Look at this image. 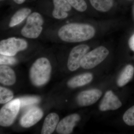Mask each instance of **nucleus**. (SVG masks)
<instances>
[{"label":"nucleus","instance_id":"f257e3e1","mask_svg":"<svg viewBox=\"0 0 134 134\" xmlns=\"http://www.w3.org/2000/svg\"><path fill=\"white\" fill-rule=\"evenodd\" d=\"M96 30L90 25L72 23L62 26L58 35L62 41L69 43H77L89 40L95 36Z\"/></svg>","mask_w":134,"mask_h":134},{"label":"nucleus","instance_id":"f03ea898","mask_svg":"<svg viewBox=\"0 0 134 134\" xmlns=\"http://www.w3.org/2000/svg\"><path fill=\"white\" fill-rule=\"evenodd\" d=\"M52 66L47 58H41L36 60L30 70V77L32 83L36 86H41L49 81Z\"/></svg>","mask_w":134,"mask_h":134},{"label":"nucleus","instance_id":"7ed1b4c3","mask_svg":"<svg viewBox=\"0 0 134 134\" xmlns=\"http://www.w3.org/2000/svg\"><path fill=\"white\" fill-rule=\"evenodd\" d=\"M43 24L44 19L41 15L38 12H33L27 18L26 24L22 29L21 34L26 38H37L42 32Z\"/></svg>","mask_w":134,"mask_h":134},{"label":"nucleus","instance_id":"20e7f679","mask_svg":"<svg viewBox=\"0 0 134 134\" xmlns=\"http://www.w3.org/2000/svg\"><path fill=\"white\" fill-rule=\"evenodd\" d=\"M109 53L105 47H99L84 55L81 61V66L85 69L93 68L105 59Z\"/></svg>","mask_w":134,"mask_h":134},{"label":"nucleus","instance_id":"39448f33","mask_svg":"<svg viewBox=\"0 0 134 134\" xmlns=\"http://www.w3.org/2000/svg\"><path fill=\"white\" fill-rule=\"evenodd\" d=\"M20 107L19 98L15 99L3 106L0 111V125L7 127L12 125L19 112Z\"/></svg>","mask_w":134,"mask_h":134},{"label":"nucleus","instance_id":"423d86ee","mask_svg":"<svg viewBox=\"0 0 134 134\" xmlns=\"http://www.w3.org/2000/svg\"><path fill=\"white\" fill-rule=\"evenodd\" d=\"M28 43L23 38L10 37L3 40L0 42V54L14 56L20 51L26 49Z\"/></svg>","mask_w":134,"mask_h":134},{"label":"nucleus","instance_id":"0eeeda50","mask_svg":"<svg viewBox=\"0 0 134 134\" xmlns=\"http://www.w3.org/2000/svg\"><path fill=\"white\" fill-rule=\"evenodd\" d=\"M89 50L88 46L83 44L76 46L72 49L70 53L67 64L68 68L70 71H75L79 68L82 59Z\"/></svg>","mask_w":134,"mask_h":134},{"label":"nucleus","instance_id":"6e6552de","mask_svg":"<svg viewBox=\"0 0 134 134\" xmlns=\"http://www.w3.org/2000/svg\"><path fill=\"white\" fill-rule=\"evenodd\" d=\"M102 95V92L98 89L85 91L80 92L77 96V102L81 106H88L96 103Z\"/></svg>","mask_w":134,"mask_h":134},{"label":"nucleus","instance_id":"1a4fd4ad","mask_svg":"<svg viewBox=\"0 0 134 134\" xmlns=\"http://www.w3.org/2000/svg\"><path fill=\"white\" fill-rule=\"evenodd\" d=\"M43 113L40 108L33 107L29 109L22 116L20 125L24 127L28 128L35 125L43 117Z\"/></svg>","mask_w":134,"mask_h":134},{"label":"nucleus","instance_id":"9d476101","mask_svg":"<svg viewBox=\"0 0 134 134\" xmlns=\"http://www.w3.org/2000/svg\"><path fill=\"white\" fill-rule=\"evenodd\" d=\"M80 119V115L77 114H74L65 117L58 123L56 128L57 133L60 134L71 133Z\"/></svg>","mask_w":134,"mask_h":134},{"label":"nucleus","instance_id":"9b49d317","mask_svg":"<svg viewBox=\"0 0 134 134\" xmlns=\"http://www.w3.org/2000/svg\"><path fill=\"white\" fill-rule=\"evenodd\" d=\"M122 103L111 91H108L105 94L99 105L100 111L115 110L120 108Z\"/></svg>","mask_w":134,"mask_h":134},{"label":"nucleus","instance_id":"f8f14e48","mask_svg":"<svg viewBox=\"0 0 134 134\" xmlns=\"http://www.w3.org/2000/svg\"><path fill=\"white\" fill-rule=\"evenodd\" d=\"M54 9L52 15L57 19H65L68 15V12L70 11L72 6L67 0H53Z\"/></svg>","mask_w":134,"mask_h":134},{"label":"nucleus","instance_id":"ddd939ff","mask_svg":"<svg viewBox=\"0 0 134 134\" xmlns=\"http://www.w3.org/2000/svg\"><path fill=\"white\" fill-rule=\"evenodd\" d=\"M59 115L55 113H53L48 114L44 121L41 130L42 134L52 133L58 126L59 122Z\"/></svg>","mask_w":134,"mask_h":134},{"label":"nucleus","instance_id":"4468645a","mask_svg":"<svg viewBox=\"0 0 134 134\" xmlns=\"http://www.w3.org/2000/svg\"><path fill=\"white\" fill-rule=\"evenodd\" d=\"M16 80L14 72L6 65L0 66V82L6 85H11L15 83Z\"/></svg>","mask_w":134,"mask_h":134},{"label":"nucleus","instance_id":"2eb2a0df","mask_svg":"<svg viewBox=\"0 0 134 134\" xmlns=\"http://www.w3.org/2000/svg\"><path fill=\"white\" fill-rule=\"evenodd\" d=\"M93 78V75L91 73L82 74L70 79L68 82V85L70 88H71L83 86L91 82Z\"/></svg>","mask_w":134,"mask_h":134},{"label":"nucleus","instance_id":"dca6fc26","mask_svg":"<svg viewBox=\"0 0 134 134\" xmlns=\"http://www.w3.org/2000/svg\"><path fill=\"white\" fill-rule=\"evenodd\" d=\"M134 74V68L132 65H127L122 70L117 80V84L119 87L125 86L132 79Z\"/></svg>","mask_w":134,"mask_h":134},{"label":"nucleus","instance_id":"f3484780","mask_svg":"<svg viewBox=\"0 0 134 134\" xmlns=\"http://www.w3.org/2000/svg\"><path fill=\"white\" fill-rule=\"evenodd\" d=\"M31 10L29 8H24L19 9L15 13L10 19V27H13L20 24L31 13Z\"/></svg>","mask_w":134,"mask_h":134},{"label":"nucleus","instance_id":"a211bd4d","mask_svg":"<svg viewBox=\"0 0 134 134\" xmlns=\"http://www.w3.org/2000/svg\"><path fill=\"white\" fill-rule=\"evenodd\" d=\"M93 7L101 12H106L112 7L113 0H90Z\"/></svg>","mask_w":134,"mask_h":134},{"label":"nucleus","instance_id":"6ab92c4d","mask_svg":"<svg viewBox=\"0 0 134 134\" xmlns=\"http://www.w3.org/2000/svg\"><path fill=\"white\" fill-rule=\"evenodd\" d=\"M14 97L13 92L9 89L0 87V103L5 104L9 102Z\"/></svg>","mask_w":134,"mask_h":134},{"label":"nucleus","instance_id":"aec40b11","mask_svg":"<svg viewBox=\"0 0 134 134\" xmlns=\"http://www.w3.org/2000/svg\"><path fill=\"white\" fill-rule=\"evenodd\" d=\"M70 5L77 11L83 12L85 11L87 6L84 0H67Z\"/></svg>","mask_w":134,"mask_h":134},{"label":"nucleus","instance_id":"412c9836","mask_svg":"<svg viewBox=\"0 0 134 134\" xmlns=\"http://www.w3.org/2000/svg\"><path fill=\"white\" fill-rule=\"evenodd\" d=\"M123 120L127 125L134 126V105L126 111L123 115Z\"/></svg>","mask_w":134,"mask_h":134},{"label":"nucleus","instance_id":"4be33fe9","mask_svg":"<svg viewBox=\"0 0 134 134\" xmlns=\"http://www.w3.org/2000/svg\"><path fill=\"white\" fill-rule=\"evenodd\" d=\"M19 99L20 101V107H21L38 103L40 100L39 98L35 97H25L21 98Z\"/></svg>","mask_w":134,"mask_h":134},{"label":"nucleus","instance_id":"5701e85b","mask_svg":"<svg viewBox=\"0 0 134 134\" xmlns=\"http://www.w3.org/2000/svg\"><path fill=\"white\" fill-rule=\"evenodd\" d=\"M16 62V59L13 56L1 54L0 64L1 65H13Z\"/></svg>","mask_w":134,"mask_h":134},{"label":"nucleus","instance_id":"b1692460","mask_svg":"<svg viewBox=\"0 0 134 134\" xmlns=\"http://www.w3.org/2000/svg\"><path fill=\"white\" fill-rule=\"evenodd\" d=\"M128 43L130 48L134 52V34L130 38Z\"/></svg>","mask_w":134,"mask_h":134},{"label":"nucleus","instance_id":"393cba45","mask_svg":"<svg viewBox=\"0 0 134 134\" xmlns=\"http://www.w3.org/2000/svg\"><path fill=\"white\" fill-rule=\"evenodd\" d=\"M26 0H13L14 2L18 4H21L23 3Z\"/></svg>","mask_w":134,"mask_h":134}]
</instances>
